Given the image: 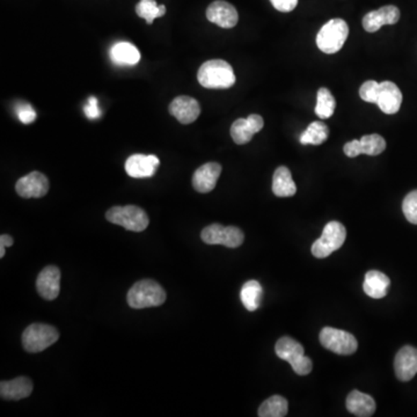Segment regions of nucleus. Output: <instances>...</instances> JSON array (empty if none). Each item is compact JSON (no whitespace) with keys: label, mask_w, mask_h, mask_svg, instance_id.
Listing matches in <instances>:
<instances>
[{"label":"nucleus","mask_w":417,"mask_h":417,"mask_svg":"<svg viewBox=\"0 0 417 417\" xmlns=\"http://www.w3.org/2000/svg\"><path fill=\"white\" fill-rule=\"evenodd\" d=\"M273 193L278 198H291L297 193L296 183L293 181L290 169L280 166L273 176Z\"/></svg>","instance_id":"obj_23"},{"label":"nucleus","mask_w":417,"mask_h":417,"mask_svg":"<svg viewBox=\"0 0 417 417\" xmlns=\"http://www.w3.org/2000/svg\"><path fill=\"white\" fill-rule=\"evenodd\" d=\"M391 280L378 270H370L365 274L363 289L364 292L373 299H382L387 295Z\"/></svg>","instance_id":"obj_22"},{"label":"nucleus","mask_w":417,"mask_h":417,"mask_svg":"<svg viewBox=\"0 0 417 417\" xmlns=\"http://www.w3.org/2000/svg\"><path fill=\"white\" fill-rule=\"evenodd\" d=\"M198 83L205 88L227 89L236 84L233 67L223 59L207 61L200 67Z\"/></svg>","instance_id":"obj_1"},{"label":"nucleus","mask_w":417,"mask_h":417,"mask_svg":"<svg viewBox=\"0 0 417 417\" xmlns=\"http://www.w3.org/2000/svg\"><path fill=\"white\" fill-rule=\"evenodd\" d=\"M402 211L408 222L417 225V190L411 191L402 203Z\"/></svg>","instance_id":"obj_31"},{"label":"nucleus","mask_w":417,"mask_h":417,"mask_svg":"<svg viewBox=\"0 0 417 417\" xmlns=\"http://www.w3.org/2000/svg\"><path fill=\"white\" fill-rule=\"evenodd\" d=\"M318 100H316V114L321 120H327L331 118L336 108V101L329 89L321 87L318 91Z\"/></svg>","instance_id":"obj_29"},{"label":"nucleus","mask_w":417,"mask_h":417,"mask_svg":"<svg viewBox=\"0 0 417 417\" xmlns=\"http://www.w3.org/2000/svg\"><path fill=\"white\" fill-rule=\"evenodd\" d=\"M262 290L261 284L258 283V280H249L244 284L241 292H240V298H241L242 304L246 309H249V312H254L258 309L260 303H261Z\"/></svg>","instance_id":"obj_25"},{"label":"nucleus","mask_w":417,"mask_h":417,"mask_svg":"<svg viewBox=\"0 0 417 417\" xmlns=\"http://www.w3.org/2000/svg\"><path fill=\"white\" fill-rule=\"evenodd\" d=\"M347 409L358 417L372 416L376 411V401L372 396L360 391H353L347 396Z\"/></svg>","instance_id":"obj_21"},{"label":"nucleus","mask_w":417,"mask_h":417,"mask_svg":"<svg viewBox=\"0 0 417 417\" xmlns=\"http://www.w3.org/2000/svg\"><path fill=\"white\" fill-rule=\"evenodd\" d=\"M275 351L280 360H287V363H290L291 367L297 375L307 376L309 373L312 372V360L304 355L305 350L303 345L296 340L289 336L280 338L276 343Z\"/></svg>","instance_id":"obj_3"},{"label":"nucleus","mask_w":417,"mask_h":417,"mask_svg":"<svg viewBox=\"0 0 417 417\" xmlns=\"http://www.w3.org/2000/svg\"><path fill=\"white\" fill-rule=\"evenodd\" d=\"M33 392L32 380L27 377H19L10 382H1L0 384V396L4 400H23L28 398Z\"/></svg>","instance_id":"obj_20"},{"label":"nucleus","mask_w":417,"mask_h":417,"mask_svg":"<svg viewBox=\"0 0 417 417\" xmlns=\"http://www.w3.org/2000/svg\"><path fill=\"white\" fill-rule=\"evenodd\" d=\"M386 149V140L380 135L372 134L363 136L358 140V152L367 156H379Z\"/></svg>","instance_id":"obj_28"},{"label":"nucleus","mask_w":417,"mask_h":417,"mask_svg":"<svg viewBox=\"0 0 417 417\" xmlns=\"http://www.w3.org/2000/svg\"><path fill=\"white\" fill-rule=\"evenodd\" d=\"M16 114L19 116L20 121L29 125L32 122L35 121L36 113L32 108V105L28 103H23V105H16Z\"/></svg>","instance_id":"obj_33"},{"label":"nucleus","mask_w":417,"mask_h":417,"mask_svg":"<svg viewBox=\"0 0 417 417\" xmlns=\"http://www.w3.org/2000/svg\"><path fill=\"white\" fill-rule=\"evenodd\" d=\"M287 399L280 395H274L267 399L260 408H258V416L260 417H283L287 414Z\"/></svg>","instance_id":"obj_27"},{"label":"nucleus","mask_w":417,"mask_h":417,"mask_svg":"<svg viewBox=\"0 0 417 417\" xmlns=\"http://www.w3.org/2000/svg\"><path fill=\"white\" fill-rule=\"evenodd\" d=\"M13 240L12 236H8V234H3V236H0V245L5 246V247H11L13 245Z\"/></svg>","instance_id":"obj_36"},{"label":"nucleus","mask_w":417,"mask_h":417,"mask_svg":"<svg viewBox=\"0 0 417 417\" xmlns=\"http://www.w3.org/2000/svg\"><path fill=\"white\" fill-rule=\"evenodd\" d=\"M349 35V27L342 19L329 20L316 35V45L325 54H335L341 50Z\"/></svg>","instance_id":"obj_4"},{"label":"nucleus","mask_w":417,"mask_h":417,"mask_svg":"<svg viewBox=\"0 0 417 417\" xmlns=\"http://www.w3.org/2000/svg\"><path fill=\"white\" fill-rule=\"evenodd\" d=\"M320 343L335 354L353 355L356 353L358 343L354 335L342 329L325 327L320 333Z\"/></svg>","instance_id":"obj_9"},{"label":"nucleus","mask_w":417,"mask_h":417,"mask_svg":"<svg viewBox=\"0 0 417 417\" xmlns=\"http://www.w3.org/2000/svg\"><path fill=\"white\" fill-rule=\"evenodd\" d=\"M59 334L52 326L33 324L23 333V345L25 351L35 354L57 342Z\"/></svg>","instance_id":"obj_7"},{"label":"nucleus","mask_w":417,"mask_h":417,"mask_svg":"<svg viewBox=\"0 0 417 417\" xmlns=\"http://www.w3.org/2000/svg\"><path fill=\"white\" fill-rule=\"evenodd\" d=\"M201 238L207 245H224L229 249H238L245 240L239 227H223L220 224H211L205 227L202 231Z\"/></svg>","instance_id":"obj_8"},{"label":"nucleus","mask_w":417,"mask_h":417,"mask_svg":"<svg viewBox=\"0 0 417 417\" xmlns=\"http://www.w3.org/2000/svg\"><path fill=\"white\" fill-rule=\"evenodd\" d=\"M402 103V93L392 81H382L379 85V94L377 105L385 114L393 115L400 110Z\"/></svg>","instance_id":"obj_19"},{"label":"nucleus","mask_w":417,"mask_h":417,"mask_svg":"<svg viewBox=\"0 0 417 417\" xmlns=\"http://www.w3.org/2000/svg\"><path fill=\"white\" fill-rule=\"evenodd\" d=\"M36 289L45 300H54L61 291V270L55 265H48L38 275Z\"/></svg>","instance_id":"obj_12"},{"label":"nucleus","mask_w":417,"mask_h":417,"mask_svg":"<svg viewBox=\"0 0 417 417\" xmlns=\"http://www.w3.org/2000/svg\"><path fill=\"white\" fill-rule=\"evenodd\" d=\"M271 5L280 12H291L298 5V0H270Z\"/></svg>","instance_id":"obj_35"},{"label":"nucleus","mask_w":417,"mask_h":417,"mask_svg":"<svg viewBox=\"0 0 417 417\" xmlns=\"http://www.w3.org/2000/svg\"><path fill=\"white\" fill-rule=\"evenodd\" d=\"M136 13L151 25L156 18L165 16L166 7L164 5H158L156 0H140L136 6Z\"/></svg>","instance_id":"obj_30"},{"label":"nucleus","mask_w":417,"mask_h":417,"mask_svg":"<svg viewBox=\"0 0 417 417\" xmlns=\"http://www.w3.org/2000/svg\"><path fill=\"white\" fill-rule=\"evenodd\" d=\"M379 85L380 84L377 83L375 80H369L367 83H364L360 89V96L362 100L377 105L378 94H379Z\"/></svg>","instance_id":"obj_32"},{"label":"nucleus","mask_w":417,"mask_h":417,"mask_svg":"<svg viewBox=\"0 0 417 417\" xmlns=\"http://www.w3.org/2000/svg\"><path fill=\"white\" fill-rule=\"evenodd\" d=\"M222 173V166L218 163L204 164L193 176V185L195 190L207 194L214 190L217 181Z\"/></svg>","instance_id":"obj_18"},{"label":"nucleus","mask_w":417,"mask_h":417,"mask_svg":"<svg viewBox=\"0 0 417 417\" xmlns=\"http://www.w3.org/2000/svg\"><path fill=\"white\" fill-rule=\"evenodd\" d=\"M169 113L182 125H190L201 114V105L190 96H178L169 105Z\"/></svg>","instance_id":"obj_14"},{"label":"nucleus","mask_w":417,"mask_h":417,"mask_svg":"<svg viewBox=\"0 0 417 417\" xmlns=\"http://www.w3.org/2000/svg\"><path fill=\"white\" fill-rule=\"evenodd\" d=\"M112 61L118 65H136L140 61L138 49L129 42H118L110 50Z\"/></svg>","instance_id":"obj_24"},{"label":"nucleus","mask_w":417,"mask_h":417,"mask_svg":"<svg viewBox=\"0 0 417 417\" xmlns=\"http://www.w3.org/2000/svg\"><path fill=\"white\" fill-rule=\"evenodd\" d=\"M160 161L156 156L134 154L125 161V172L135 178H151L154 176Z\"/></svg>","instance_id":"obj_16"},{"label":"nucleus","mask_w":417,"mask_h":417,"mask_svg":"<svg viewBox=\"0 0 417 417\" xmlns=\"http://www.w3.org/2000/svg\"><path fill=\"white\" fill-rule=\"evenodd\" d=\"M84 112L86 115L87 118L91 120H96V118H100L101 112L99 109V102L96 99V96H91L87 102V105L84 107Z\"/></svg>","instance_id":"obj_34"},{"label":"nucleus","mask_w":417,"mask_h":417,"mask_svg":"<svg viewBox=\"0 0 417 417\" xmlns=\"http://www.w3.org/2000/svg\"><path fill=\"white\" fill-rule=\"evenodd\" d=\"M207 18L210 23L222 28H233L238 23L239 14L231 4L224 0H216L207 7Z\"/></svg>","instance_id":"obj_13"},{"label":"nucleus","mask_w":417,"mask_h":417,"mask_svg":"<svg viewBox=\"0 0 417 417\" xmlns=\"http://www.w3.org/2000/svg\"><path fill=\"white\" fill-rule=\"evenodd\" d=\"M263 125L265 121L258 114L249 115L247 118H239L231 127V137L234 143L244 145L249 143L253 136L262 130Z\"/></svg>","instance_id":"obj_11"},{"label":"nucleus","mask_w":417,"mask_h":417,"mask_svg":"<svg viewBox=\"0 0 417 417\" xmlns=\"http://www.w3.org/2000/svg\"><path fill=\"white\" fill-rule=\"evenodd\" d=\"M395 375L401 382H409L417 373V349L406 345L399 350L394 360Z\"/></svg>","instance_id":"obj_15"},{"label":"nucleus","mask_w":417,"mask_h":417,"mask_svg":"<svg viewBox=\"0 0 417 417\" xmlns=\"http://www.w3.org/2000/svg\"><path fill=\"white\" fill-rule=\"evenodd\" d=\"M127 300L132 309L156 307L165 303L166 292L156 280H143L132 285L127 292Z\"/></svg>","instance_id":"obj_2"},{"label":"nucleus","mask_w":417,"mask_h":417,"mask_svg":"<svg viewBox=\"0 0 417 417\" xmlns=\"http://www.w3.org/2000/svg\"><path fill=\"white\" fill-rule=\"evenodd\" d=\"M400 19V11L398 7L389 5L379 10L367 13L363 18V27L367 32L376 33L382 25H395Z\"/></svg>","instance_id":"obj_17"},{"label":"nucleus","mask_w":417,"mask_h":417,"mask_svg":"<svg viewBox=\"0 0 417 417\" xmlns=\"http://www.w3.org/2000/svg\"><path fill=\"white\" fill-rule=\"evenodd\" d=\"M347 231L343 224L331 222L326 225L321 236L312 245V254L318 258H329L331 253L341 249L345 241Z\"/></svg>","instance_id":"obj_6"},{"label":"nucleus","mask_w":417,"mask_h":417,"mask_svg":"<svg viewBox=\"0 0 417 417\" xmlns=\"http://www.w3.org/2000/svg\"><path fill=\"white\" fill-rule=\"evenodd\" d=\"M105 218L110 223L116 224L134 232H142L144 229H147L150 222L147 212L142 207H136V205L112 207L107 211Z\"/></svg>","instance_id":"obj_5"},{"label":"nucleus","mask_w":417,"mask_h":417,"mask_svg":"<svg viewBox=\"0 0 417 417\" xmlns=\"http://www.w3.org/2000/svg\"><path fill=\"white\" fill-rule=\"evenodd\" d=\"M329 129L322 122H313L300 136L303 145H321L329 139Z\"/></svg>","instance_id":"obj_26"},{"label":"nucleus","mask_w":417,"mask_h":417,"mask_svg":"<svg viewBox=\"0 0 417 417\" xmlns=\"http://www.w3.org/2000/svg\"><path fill=\"white\" fill-rule=\"evenodd\" d=\"M16 190L23 198H40L49 190L48 178L40 172L29 173L16 182Z\"/></svg>","instance_id":"obj_10"},{"label":"nucleus","mask_w":417,"mask_h":417,"mask_svg":"<svg viewBox=\"0 0 417 417\" xmlns=\"http://www.w3.org/2000/svg\"><path fill=\"white\" fill-rule=\"evenodd\" d=\"M5 256V246L0 245V258Z\"/></svg>","instance_id":"obj_37"}]
</instances>
